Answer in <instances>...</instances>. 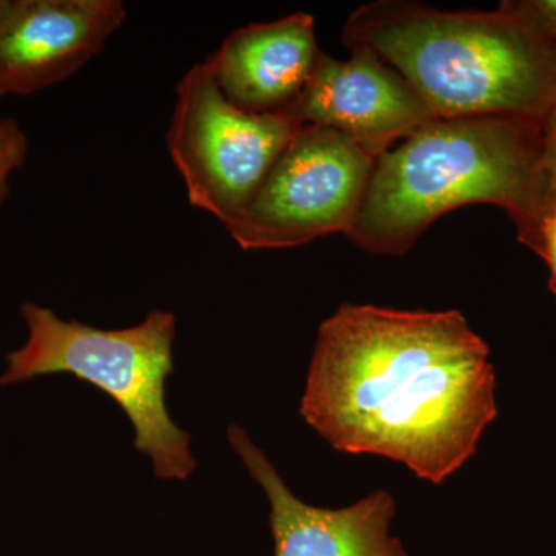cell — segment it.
Masks as SVG:
<instances>
[{
  "instance_id": "obj_13",
  "label": "cell",
  "mask_w": 556,
  "mask_h": 556,
  "mask_svg": "<svg viewBox=\"0 0 556 556\" xmlns=\"http://www.w3.org/2000/svg\"><path fill=\"white\" fill-rule=\"evenodd\" d=\"M543 129V169L552 200L556 199V91L546 115L541 119ZM554 214V212H552Z\"/></svg>"
},
{
  "instance_id": "obj_9",
  "label": "cell",
  "mask_w": 556,
  "mask_h": 556,
  "mask_svg": "<svg viewBox=\"0 0 556 556\" xmlns=\"http://www.w3.org/2000/svg\"><path fill=\"white\" fill-rule=\"evenodd\" d=\"M228 439L268 495L274 556H409L401 541L390 535L396 503L386 490L338 510L308 506L292 495L243 428L230 426Z\"/></svg>"
},
{
  "instance_id": "obj_11",
  "label": "cell",
  "mask_w": 556,
  "mask_h": 556,
  "mask_svg": "<svg viewBox=\"0 0 556 556\" xmlns=\"http://www.w3.org/2000/svg\"><path fill=\"white\" fill-rule=\"evenodd\" d=\"M28 138L20 121L0 118V207L10 197V178L27 160Z\"/></svg>"
},
{
  "instance_id": "obj_5",
  "label": "cell",
  "mask_w": 556,
  "mask_h": 556,
  "mask_svg": "<svg viewBox=\"0 0 556 556\" xmlns=\"http://www.w3.org/2000/svg\"><path fill=\"white\" fill-rule=\"evenodd\" d=\"M302 126L291 116L236 108L206 62L192 65L178 80L166 135L189 203L226 228L254 199Z\"/></svg>"
},
{
  "instance_id": "obj_7",
  "label": "cell",
  "mask_w": 556,
  "mask_h": 556,
  "mask_svg": "<svg viewBox=\"0 0 556 556\" xmlns=\"http://www.w3.org/2000/svg\"><path fill=\"white\" fill-rule=\"evenodd\" d=\"M126 17L121 0H0V100L72 78Z\"/></svg>"
},
{
  "instance_id": "obj_2",
  "label": "cell",
  "mask_w": 556,
  "mask_h": 556,
  "mask_svg": "<svg viewBox=\"0 0 556 556\" xmlns=\"http://www.w3.org/2000/svg\"><path fill=\"white\" fill-rule=\"evenodd\" d=\"M468 204L514 219L519 243L540 254L554 200L543 169L541 119L437 118L380 153L345 236L372 255H402L431 223Z\"/></svg>"
},
{
  "instance_id": "obj_12",
  "label": "cell",
  "mask_w": 556,
  "mask_h": 556,
  "mask_svg": "<svg viewBox=\"0 0 556 556\" xmlns=\"http://www.w3.org/2000/svg\"><path fill=\"white\" fill-rule=\"evenodd\" d=\"M501 7L556 47V0H507Z\"/></svg>"
},
{
  "instance_id": "obj_8",
  "label": "cell",
  "mask_w": 556,
  "mask_h": 556,
  "mask_svg": "<svg viewBox=\"0 0 556 556\" xmlns=\"http://www.w3.org/2000/svg\"><path fill=\"white\" fill-rule=\"evenodd\" d=\"M351 58L327 53L298 101L283 113L303 126H321L356 139L380 153L437 119L408 80L367 47H351Z\"/></svg>"
},
{
  "instance_id": "obj_6",
  "label": "cell",
  "mask_w": 556,
  "mask_h": 556,
  "mask_svg": "<svg viewBox=\"0 0 556 556\" xmlns=\"http://www.w3.org/2000/svg\"><path fill=\"white\" fill-rule=\"evenodd\" d=\"M376 160L342 131L302 126L226 230L247 251L298 248L329 233L345 236Z\"/></svg>"
},
{
  "instance_id": "obj_15",
  "label": "cell",
  "mask_w": 556,
  "mask_h": 556,
  "mask_svg": "<svg viewBox=\"0 0 556 556\" xmlns=\"http://www.w3.org/2000/svg\"><path fill=\"white\" fill-rule=\"evenodd\" d=\"M552 215H556V199H555V203H554V214Z\"/></svg>"
},
{
  "instance_id": "obj_10",
  "label": "cell",
  "mask_w": 556,
  "mask_h": 556,
  "mask_svg": "<svg viewBox=\"0 0 556 556\" xmlns=\"http://www.w3.org/2000/svg\"><path fill=\"white\" fill-rule=\"evenodd\" d=\"M321 53L314 17L292 13L230 33L204 62L236 108L283 115L305 89Z\"/></svg>"
},
{
  "instance_id": "obj_1",
  "label": "cell",
  "mask_w": 556,
  "mask_h": 556,
  "mask_svg": "<svg viewBox=\"0 0 556 556\" xmlns=\"http://www.w3.org/2000/svg\"><path fill=\"white\" fill-rule=\"evenodd\" d=\"M300 413L339 452L441 484L496 419L495 369L459 311L346 303L318 328Z\"/></svg>"
},
{
  "instance_id": "obj_4",
  "label": "cell",
  "mask_w": 556,
  "mask_h": 556,
  "mask_svg": "<svg viewBox=\"0 0 556 556\" xmlns=\"http://www.w3.org/2000/svg\"><path fill=\"white\" fill-rule=\"evenodd\" d=\"M21 314L28 339L7 356L0 386L70 372L100 388L129 416L135 448L152 459L156 478L185 481L195 470L188 431L175 426L166 407V380L174 371L177 320L152 311L141 324L101 329L62 320L50 308L27 302Z\"/></svg>"
},
{
  "instance_id": "obj_3",
  "label": "cell",
  "mask_w": 556,
  "mask_h": 556,
  "mask_svg": "<svg viewBox=\"0 0 556 556\" xmlns=\"http://www.w3.org/2000/svg\"><path fill=\"white\" fill-rule=\"evenodd\" d=\"M343 42L378 53L437 118L543 119L556 91V47L503 7L442 11L379 0L348 17Z\"/></svg>"
},
{
  "instance_id": "obj_14",
  "label": "cell",
  "mask_w": 556,
  "mask_h": 556,
  "mask_svg": "<svg viewBox=\"0 0 556 556\" xmlns=\"http://www.w3.org/2000/svg\"><path fill=\"white\" fill-rule=\"evenodd\" d=\"M538 255L548 266V273H551L548 287L556 299V215L544 219L543 230H541V251Z\"/></svg>"
}]
</instances>
